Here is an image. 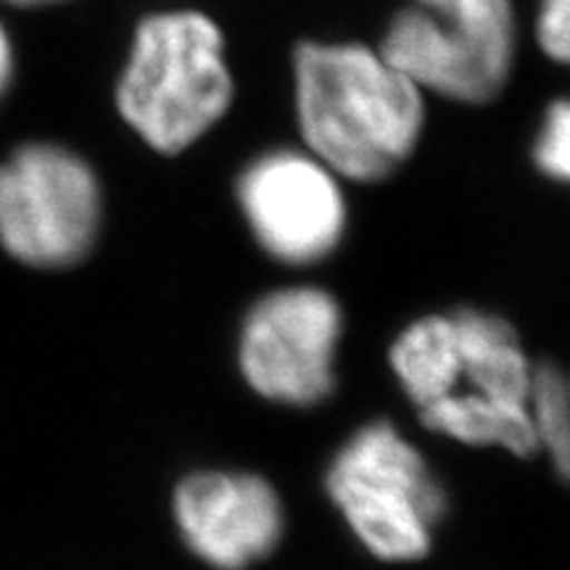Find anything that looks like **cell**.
Returning <instances> with one entry per match:
<instances>
[{
  "mask_svg": "<svg viewBox=\"0 0 570 570\" xmlns=\"http://www.w3.org/2000/svg\"><path fill=\"white\" fill-rule=\"evenodd\" d=\"M294 75L302 135L331 173L377 183L415 151L425 122L423 90L381 51L304 42Z\"/></svg>",
  "mask_w": 570,
  "mask_h": 570,
  "instance_id": "obj_1",
  "label": "cell"
},
{
  "mask_svg": "<svg viewBox=\"0 0 570 570\" xmlns=\"http://www.w3.org/2000/svg\"><path fill=\"white\" fill-rule=\"evenodd\" d=\"M223 32L196 11L142 19L117 85V109L154 151L180 154L209 132L233 101Z\"/></svg>",
  "mask_w": 570,
  "mask_h": 570,
  "instance_id": "obj_2",
  "label": "cell"
},
{
  "mask_svg": "<svg viewBox=\"0 0 570 570\" xmlns=\"http://www.w3.org/2000/svg\"><path fill=\"white\" fill-rule=\"evenodd\" d=\"M325 487L362 547L386 562L423 558L449 504L423 454L389 420L338 449Z\"/></svg>",
  "mask_w": 570,
  "mask_h": 570,
  "instance_id": "obj_3",
  "label": "cell"
},
{
  "mask_svg": "<svg viewBox=\"0 0 570 570\" xmlns=\"http://www.w3.org/2000/svg\"><path fill=\"white\" fill-rule=\"evenodd\" d=\"M420 90L487 104L504 88L515 53L510 0H417L391 19L381 48Z\"/></svg>",
  "mask_w": 570,
  "mask_h": 570,
  "instance_id": "obj_4",
  "label": "cell"
},
{
  "mask_svg": "<svg viewBox=\"0 0 570 570\" xmlns=\"http://www.w3.org/2000/svg\"><path fill=\"white\" fill-rule=\"evenodd\" d=\"M101 185L69 148L32 142L0 164V246L30 267H69L101 227Z\"/></svg>",
  "mask_w": 570,
  "mask_h": 570,
  "instance_id": "obj_5",
  "label": "cell"
},
{
  "mask_svg": "<svg viewBox=\"0 0 570 570\" xmlns=\"http://www.w3.org/2000/svg\"><path fill=\"white\" fill-rule=\"evenodd\" d=\"M341 306L312 285L281 288L259 298L244 320L238 365L246 383L269 402L312 407L336 386Z\"/></svg>",
  "mask_w": 570,
  "mask_h": 570,
  "instance_id": "obj_6",
  "label": "cell"
},
{
  "mask_svg": "<svg viewBox=\"0 0 570 570\" xmlns=\"http://www.w3.org/2000/svg\"><path fill=\"white\" fill-rule=\"evenodd\" d=\"M238 204L256 244L283 265H315L344 238L336 173L312 154H262L240 175Z\"/></svg>",
  "mask_w": 570,
  "mask_h": 570,
  "instance_id": "obj_7",
  "label": "cell"
},
{
  "mask_svg": "<svg viewBox=\"0 0 570 570\" xmlns=\"http://www.w3.org/2000/svg\"><path fill=\"white\" fill-rule=\"evenodd\" d=\"M173 504L188 550L217 570H246L283 537V504L259 475L204 470L177 483Z\"/></svg>",
  "mask_w": 570,
  "mask_h": 570,
  "instance_id": "obj_8",
  "label": "cell"
},
{
  "mask_svg": "<svg viewBox=\"0 0 570 570\" xmlns=\"http://www.w3.org/2000/svg\"><path fill=\"white\" fill-rule=\"evenodd\" d=\"M462 352V381L454 394H481L504 404H529L533 367L508 320L483 309L452 312Z\"/></svg>",
  "mask_w": 570,
  "mask_h": 570,
  "instance_id": "obj_9",
  "label": "cell"
},
{
  "mask_svg": "<svg viewBox=\"0 0 570 570\" xmlns=\"http://www.w3.org/2000/svg\"><path fill=\"white\" fill-rule=\"evenodd\" d=\"M391 367L417 410L460 389L462 352L454 315H428L402 331L391 346Z\"/></svg>",
  "mask_w": 570,
  "mask_h": 570,
  "instance_id": "obj_10",
  "label": "cell"
},
{
  "mask_svg": "<svg viewBox=\"0 0 570 570\" xmlns=\"http://www.w3.org/2000/svg\"><path fill=\"white\" fill-rule=\"evenodd\" d=\"M420 420L439 436L470 446H502L515 458L537 454L529 404H504L481 394H449L420 410Z\"/></svg>",
  "mask_w": 570,
  "mask_h": 570,
  "instance_id": "obj_11",
  "label": "cell"
},
{
  "mask_svg": "<svg viewBox=\"0 0 570 570\" xmlns=\"http://www.w3.org/2000/svg\"><path fill=\"white\" fill-rule=\"evenodd\" d=\"M529 410L539 449L550 452L554 473L570 483V377L560 367L544 362L533 370Z\"/></svg>",
  "mask_w": 570,
  "mask_h": 570,
  "instance_id": "obj_12",
  "label": "cell"
},
{
  "mask_svg": "<svg viewBox=\"0 0 570 570\" xmlns=\"http://www.w3.org/2000/svg\"><path fill=\"white\" fill-rule=\"evenodd\" d=\"M533 161L547 177L570 185V98L547 106L533 140Z\"/></svg>",
  "mask_w": 570,
  "mask_h": 570,
  "instance_id": "obj_13",
  "label": "cell"
},
{
  "mask_svg": "<svg viewBox=\"0 0 570 570\" xmlns=\"http://www.w3.org/2000/svg\"><path fill=\"white\" fill-rule=\"evenodd\" d=\"M537 40L550 59L570 67V0H539Z\"/></svg>",
  "mask_w": 570,
  "mask_h": 570,
  "instance_id": "obj_14",
  "label": "cell"
},
{
  "mask_svg": "<svg viewBox=\"0 0 570 570\" xmlns=\"http://www.w3.org/2000/svg\"><path fill=\"white\" fill-rule=\"evenodd\" d=\"M11 69H13V56H11V46H9V38H6L3 27H0V96H3L6 88H9V80H11Z\"/></svg>",
  "mask_w": 570,
  "mask_h": 570,
  "instance_id": "obj_15",
  "label": "cell"
},
{
  "mask_svg": "<svg viewBox=\"0 0 570 570\" xmlns=\"http://www.w3.org/2000/svg\"><path fill=\"white\" fill-rule=\"evenodd\" d=\"M13 6H48V3H61V0H9Z\"/></svg>",
  "mask_w": 570,
  "mask_h": 570,
  "instance_id": "obj_16",
  "label": "cell"
}]
</instances>
